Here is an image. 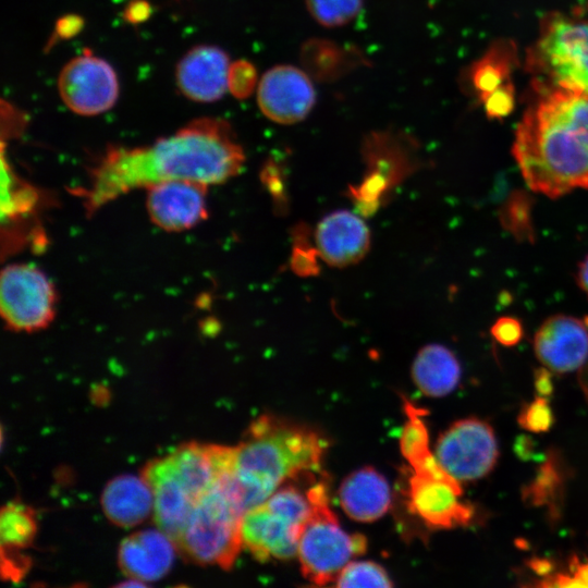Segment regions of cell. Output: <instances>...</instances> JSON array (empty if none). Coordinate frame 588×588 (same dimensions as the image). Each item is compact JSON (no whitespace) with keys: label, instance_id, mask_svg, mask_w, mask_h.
<instances>
[{"label":"cell","instance_id":"8fae6325","mask_svg":"<svg viewBox=\"0 0 588 588\" xmlns=\"http://www.w3.org/2000/svg\"><path fill=\"white\" fill-rule=\"evenodd\" d=\"M261 112L281 124L303 120L315 102V89L307 75L292 65H278L268 70L257 88Z\"/></svg>","mask_w":588,"mask_h":588},{"label":"cell","instance_id":"8d00e7d4","mask_svg":"<svg viewBox=\"0 0 588 588\" xmlns=\"http://www.w3.org/2000/svg\"><path fill=\"white\" fill-rule=\"evenodd\" d=\"M576 280L579 287L588 295V256L580 262Z\"/></svg>","mask_w":588,"mask_h":588},{"label":"cell","instance_id":"836d02e7","mask_svg":"<svg viewBox=\"0 0 588 588\" xmlns=\"http://www.w3.org/2000/svg\"><path fill=\"white\" fill-rule=\"evenodd\" d=\"M152 13L151 5L146 0H132L124 9L123 20L132 25L146 22Z\"/></svg>","mask_w":588,"mask_h":588},{"label":"cell","instance_id":"83f0119b","mask_svg":"<svg viewBox=\"0 0 588 588\" xmlns=\"http://www.w3.org/2000/svg\"><path fill=\"white\" fill-rule=\"evenodd\" d=\"M519 425L532 432L548 431L553 422V416L544 396L537 397L523 408L518 416Z\"/></svg>","mask_w":588,"mask_h":588},{"label":"cell","instance_id":"8992f818","mask_svg":"<svg viewBox=\"0 0 588 588\" xmlns=\"http://www.w3.org/2000/svg\"><path fill=\"white\" fill-rule=\"evenodd\" d=\"M310 514V501L294 486L277 489L266 501L244 513L242 543L259 562L290 560Z\"/></svg>","mask_w":588,"mask_h":588},{"label":"cell","instance_id":"5bb4252c","mask_svg":"<svg viewBox=\"0 0 588 588\" xmlns=\"http://www.w3.org/2000/svg\"><path fill=\"white\" fill-rule=\"evenodd\" d=\"M143 477L154 494L155 523L175 543L197 501L179 479L168 455L149 462L143 470Z\"/></svg>","mask_w":588,"mask_h":588},{"label":"cell","instance_id":"f35d334b","mask_svg":"<svg viewBox=\"0 0 588 588\" xmlns=\"http://www.w3.org/2000/svg\"><path fill=\"white\" fill-rule=\"evenodd\" d=\"M528 441H529V438L527 440V437H523L522 440H519L518 442L522 445H525L526 443H528ZM526 451H527V449H524V450L523 449H517V452H519V455L523 456V457L526 456V453H525Z\"/></svg>","mask_w":588,"mask_h":588},{"label":"cell","instance_id":"d4e9b609","mask_svg":"<svg viewBox=\"0 0 588 588\" xmlns=\"http://www.w3.org/2000/svg\"><path fill=\"white\" fill-rule=\"evenodd\" d=\"M407 421L401 434V452L409 465L420 462L431 454L428 448V431L421 420L424 411L416 408L409 402L405 403Z\"/></svg>","mask_w":588,"mask_h":588},{"label":"cell","instance_id":"d6a6232c","mask_svg":"<svg viewBox=\"0 0 588 588\" xmlns=\"http://www.w3.org/2000/svg\"><path fill=\"white\" fill-rule=\"evenodd\" d=\"M540 476H538L536 482L530 487L529 494L531 500L540 503L544 501L551 490L554 488V483L558 481V476L550 465H544L540 470Z\"/></svg>","mask_w":588,"mask_h":588},{"label":"cell","instance_id":"277c9868","mask_svg":"<svg viewBox=\"0 0 588 588\" xmlns=\"http://www.w3.org/2000/svg\"><path fill=\"white\" fill-rule=\"evenodd\" d=\"M245 512L232 473L228 474L198 499L175 546L192 562L229 569L243 547Z\"/></svg>","mask_w":588,"mask_h":588},{"label":"cell","instance_id":"5b68a950","mask_svg":"<svg viewBox=\"0 0 588 588\" xmlns=\"http://www.w3.org/2000/svg\"><path fill=\"white\" fill-rule=\"evenodd\" d=\"M307 495L310 514L298 540L297 556L303 576L322 586L335 581L345 565L366 551L367 540L340 526L323 481L313 485Z\"/></svg>","mask_w":588,"mask_h":588},{"label":"cell","instance_id":"52a82bcc","mask_svg":"<svg viewBox=\"0 0 588 588\" xmlns=\"http://www.w3.org/2000/svg\"><path fill=\"white\" fill-rule=\"evenodd\" d=\"M526 65L537 76V85L588 93V21L547 15Z\"/></svg>","mask_w":588,"mask_h":588},{"label":"cell","instance_id":"1f68e13d","mask_svg":"<svg viewBox=\"0 0 588 588\" xmlns=\"http://www.w3.org/2000/svg\"><path fill=\"white\" fill-rule=\"evenodd\" d=\"M84 19L78 14H66L60 17L54 26V32L46 48L52 47L58 40H66L75 37L84 27Z\"/></svg>","mask_w":588,"mask_h":588},{"label":"cell","instance_id":"ac0fdd59","mask_svg":"<svg viewBox=\"0 0 588 588\" xmlns=\"http://www.w3.org/2000/svg\"><path fill=\"white\" fill-rule=\"evenodd\" d=\"M174 541L160 529L137 531L125 538L119 549L122 571L142 583L162 578L174 560Z\"/></svg>","mask_w":588,"mask_h":588},{"label":"cell","instance_id":"4dcf8cb0","mask_svg":"<svg viewBox=\"0 0 588 588\" xmlns=\"http://www.w3.org/2000/svg\"><path fill=\"white\" fill-rule=\"evenodd\" d=\"M491 333L500 344L513 346L520 341L523 328L516 318L505 316L493 323Z\"/></svg>","mask_w":588,"mask_h":588},{"label":"cell","instance_id":"484cf974","mask_svg":"<svg viewBox=\"0 0 588 588\" xmlns=\"http://www.w3.org/2000/svg\"><path fill=\"white\" fill-rule=\"evenodd\" d=\"M336 587H391L385 569L370 561H351L335 579Z\"/></svg>","mask_w":588,"mask_h":588},{"label":"cell","instance_id":"d6986e66","mask_svg":"<svg viewBox=\"0 0 588 588\" xmlns=\"http://www.w3.org/2000/svg\"><path fill=\"white\" fill-rule=\"evenodd\" d=\"M389 482L372 467L346 476L339 488V502L352 519L369 523L382 517L391 505Z\"/></svg>","mask_w":588,"mask_h":588},{"label":"cell","instance_id":"6da1fadb","mask_svg":"<svg viewBox=\"0 0 588 588\" xmlns=\"http://www.w3.org/2000/svg\"><path fill=\"white\" fill-rule=\"evenodd\" d=\"M244 161L243 148L225 121L195 119L147 146L109 147L77 195L91 215L120 196L163 182L225 183L241 172Z\"/></svg>","mask_w":588,"mask_h":588},{"label":"cell","instance_id":"4fadbf2b","mask_svg":"<svg viewBox=\"0 0 588 588\" xmlns=\"http://www.w3.org/2000/svg\"><path fill=\"white\" fill-rule=\"evenodd\" d=\"M534 350L547 368L556 372L573 371L588 357V326L576 317L551 316L536 332Z\"/></svg>","mask_w":588,"mask_h":588},{"label":"cell","instance_id":"3957f363","mask_svg":"<svg viewBox=\"0 0 588 588\" xmlns=\"http://www.w3.org/2000/svg\"><path fill=\"white\" fill-rule=\"evenodd\" d=\"M327 440L314 429L261 415L234 446L232 476L246 511L266 501L284 481L321 470Z\"/></svg>","mask_w":588,"mask_h":588},{"label":"cell","instance_id":"7c38bea8","mask_svg":"<svg viewBox=\"0 0 588 588\" xmlns=\"http://www.w3.org/2000/svg\"><path fill=\"white\" fill-rule=\"evenodd\" d=\"M208 186L192 181H169L146 189L150 220L169 232L186 231L208 216Z\"/></svg>","mask_w":588,"mask_h":588},{"label":"cell","instance_id":"ba28073f","mask_svg":"<svg viewBox=\"0 0 588 588\" xmlns=\"http://www.w3.org/2000/svg\"><path fill=\"white\" fill-rule=\"evenodd\" d=\"M56 290L38 267L11 264L0 275V311L7 327L33 332L50 324L56 311Z\"/></svg>","mask_w":588,"mask_h":588},{"label":"cell","instance_id":"e0dca14e","mask_svg":"<svg viewBox=\"0 0 588 588\" xmlns=\"http://www.w3.org/2000/svg\"><path fill=\"white\" fill-rule=\"evenodd\" d=\"M315 241L326 264L347 267L360 261L368 253L370 232L357 215L348 210H336L320 220Z\"/></svg>","mask_w":588,"mask_h":588},{"label":"cell","instance_id":"30bf717a","mask_svg":"<svg viewBox=\"0 0 588 588\" xmlns=\"http://www.w3.org/2000/svg\"><path fill=\"white\" fill-rule=\"evenodd\" d=\"M58 89L71 111L91 117L114 106L119 97V81L106 60L85 50L63 66Z\"/></svg>","mask_w":588,"mask_h":588},{"label":"cell","instance_id":"ffe728a7","mask_svg":"<svg viewBox=\"0 0 588 588\" xmlns=\"http://www.w3.org/2000/svg\"><path fill=\"white\" fill-rule=\"evenodd\" d=\"M101 504L106 516L121 527L144 522L154 509V494L142 476L120 475L106 486Z\"/></svg>","mask_w":588,"mask_h":588},{"label":"cell","instance_id":"9c48e42d","mask_svg":"<svg viewBox=\"0 0 588 588\" xmlns=\"http://www.w3.org/2000/svg\"><path fill=\"white\" fill-rule=\"evenodd\" d=\"M492 428L477 418L451 425L438 439L436 457L456 480H475L489 474L498 460Z\"/></svg>","mask_w":588,"mask_h":588},{"label":"cell","instance_id":"f1b7e54d","mask_svg":"<svg viewBox=\"0 0 588 588\" xmlns=\"http://www.w3.org/2000/svg\"><path fill=\"white\" fill-rule=\"evenodd\" d=\"M255 84L254 68L245 62L237 61L230 66L228 89L237 98L248 96Z\"/></svg>","mask_w":588,"mask_h":588},{"label":"cell","instance_id":"74e56055","mask_svg":"<svg viewBox=\"0 0 588 588\" xmlns=\"http://www.w3.org/2000/svg\"><path fill=\"white\" fill-rule=\"evenodd\" d=\"M529 565L539 575H546L551 571V564L547 560L534 559Z\"/></svg>","mask_w":588,"mask_h":588},{"label":"cell","instance_id":"e575fe53","mask_svg":"<svg viewBox=\"0 0 588 588\" xmlns=\"http://www.w3.org/2000/svg\"><path fill=\"white\" fill-rule=\"evenodd\" d=\"M549 586L554 587H587L588 588V563L576 564L573 576L558 575Z\"/></svg>","mask_w":588,"mask_h":588},{"label":"cell","instance_id":"603a6c76","mask_svg":"<svg viewBox=\"0 0 588 588\" xmlns=\"http://www.w3.org/2000/svg\"><path fill=\"white\" fill-rule=\"evenodd\" d=\"M36 534L34 511L20 502H9L0 514L2 549L15 552L32 544Z\"/></svg>","mask_w":588,"mask_h":588},{"label":"cell","instance_id":"7a4b0ae2","mask_svg":"<svg viewBox=\"0 0 588 588\" xmlns=\"http://www.w3.org/2000/svg\"><path fill=\"white\" fill-rule=\"evenodd\" d=\"M537 91L513 144L525 182L553 198L588 188V93L543 85Z\"/></svg>","mask_w":588,"mask_h":588},{"label":"cell","instance_id":"f546056e","mask_svg":"<svg viewBox=\"0 0 588 588\" xmlns=\"http://www.w3.org/2000/svg\"><path fill=\"white\" fill-rule=\"evenodd\" d=\"M487 114L490 118H504L514 107V87L504 86L490 94L482 100Z\"/></svg>","mask_w":588,"mask_h":588},{"label":"cell","instance_id":"7402d4cb","mask_svg":"<svg viewBox=\"0 0 588 588\" xmlns=\"http://www.w3.org/2000/svg\"><path fill=\"white\" fill-rule=\"evenodd\" d=\"M514 51L511 42H497L473 68V84L481 101L495 90L512 85L510 74L515 59Z\"/></svg>","mask_w":588,"mask_h":588},{"label":"cell","instance_id":"4316f807","mask_svg":"<svg viewBox=\"0 0 588 588\" xmlns=\"http://www.w3.org/2000/svg\"><path fill=\"white\" fill-rule=\"evenodd\" d=\"M316 21L324 26H340L353 20L363 0H306Z\"/></svg>","mask_w":588,"mask_h":588},{"label":"cell","instance_id":"cb8c5ba5","mask_svg":"<svg viewBox=\"0 0 588 588\" xmlns=\"http://www.w3.org/2000/svg\"><path fill=\"white\" fill-rule=\"evenodd\" d=\"M531 208L530 196L523 191H515L500 209L501 224L517 241L531 243L535 240Z\"/></svg>","mask_w":588,"mask_h":588},{"label":"cell","instance_id":"2e32d148","mask_svg":"<svg viewBox=\"0 0 588 588\" xmlns=\"http://www.w3.org/2000/svg\"><path fill=\"white\" fill-rule=\"evenodd\" d=\"M230 60L218 47L201 45L188 50L175 69L180 91L198 102L220 99L228 89Z\"/></svg>","mask_w":588,"mask_h":588},{"label":"cell","instance_id":"9a60e30c","mask_svg":"<svg viewBox=\"0 0 588 588\" xmlns=\"http://www.w3.org/2000/svg\"><path fill=\"white\" fill-rule=\"evenodd\" d=\"M458 482L413 473L408 481L409 510L429 527L452 528L466 525L473 515L469 505L458 501Z\"/></svg>","mask_w":588,"mask_h":588},{"label":"cell","instance_id":"44dd1931","mask_svg":"<svg viewBox=\"0 0 588 588\" xmlns=\"http://www.w3.org/2000/svg\"><path fill=\"white\" fill-rule=\"evenodd\" d=\"M412 377L425 395L444 396L457 385L461 366L449 348L440 344H429L416 355L412 365Z\"/></svg>","mask_w":588,"mask_h":588},{"label":"cell","instance_id":"d590c367","mask_svg":"<svg viewBox=\"0 0 588 588\" xmlns=\"http://www.w3.org/2000/svg\"><path fill=\"white\" fill-rule=\"evenodd\" d=\"M535 385L540 396H549L553 389L550 372L546 369H538Z\"/></svg>","mask_w":588,"mask_h":588}]
</instances>
